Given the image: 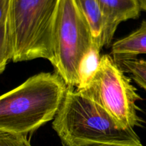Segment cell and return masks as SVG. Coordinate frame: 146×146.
<instances>
[{
	"label": "cell",
	"mask_w": 146,
	"mask_h": 146,
	"mask_svg": "<svg viewBox=\"0 0 146 146\" xmlns=\"http://www.w3.org/2000/svg\"><path fill=\"white\" fill-rule=\"evenodd\" d=\"M52 128L63 146H143L133 128L123 125L76 88H68Z\"/></svg>",
	"instance_id": "6da1fadb"
},
{
	"label": "cell",
	"mask_w": 146,
	"mask_h": 146,
	"mask_svg": "<svg viewBox=\"0 0 146 146\" xmlns=\"http://www.w3.org/2000/svg\"><path fill=\"white\" fill-rule=\"evenodd\" d=\"M68 86L57 74L40 73L0 98V131L27 135L54 120Z\"/></svg>",
	"instance_id": "7a4b0ae2"
},
{
	"label": "cell",
	"mask_w": 146,
	"mask_h": 146,
	"mask_svg": "<svg viewBox=\"0 0 146 146\" xmlns=\"http://www.w3.org/2000/svg\"><path fill=\"white\" fill-rule=\"evenodd\" d=\"M60 0H11L13 62L54 61V27Z\"/></svg>",
	"instance_id": "3957f363"
},
{
	"label": "cell",
	"mask_w": 146,
	"mask_h": 146,
	"mask_svg": "<svg viewBox=\"0 0 146 146\" xmlns=\"http://www.w3.org/2000/svg\"><path fill=\"white\" fill-rule=\"evenodd\" d=\"M53 41L54 58L51 64L55 73L68 88H77L81 61L96 44L89 23L75 0H60Z\"/></svg>",
	"instance_id": "277c9868"
},
{
	"label": "cell",
	"mask_w": 146,
	"mask_h": 146,
	"mask_svg": "<svg viewBox=\"0 0 146 146\" xmlns=\"http://www.w3.org/2000/svg\"><path fill=\"white\" fill-rule=\"evenodd\" d=\"M102 107L123 125L140 126L136 102L142 98L125 71L111 55L101 56L99 65L86 86L76 89Z\"/></svg>",
	"instance_id": "5b68a950"
},
{
	"label": "cell",
	"mask_w": 146,
	"mask_h": 146,
	"mask_svg": "<svg viewBox=\"0 0 146 146\" xmlns=\"http://www.w3.org/2000/svg\"><path fill=\"white\" fill-rule=\"evenodd\" d=\"M103 14L101 46L111 44L118 26L123 21L139 17L141 9L138 0H98Z\"/></svg>",
	"instance_id": "8992f818"
},
{
	"label": "cell",
	"mask_w": 146,
	"mask_h": 146,
	"mask_svg": "<svg viewBox=\"0 0 146 146\" xmlns=\"http://www.w3.org/2000/svg\"><path fill=\"white\" fill-rule=\"evenodd\" d=\"M143 54H146V20L142 21L138 29L114 42L111 52L116 62Z\"/></svg>",
	"instance_id": "52a82bcc"
},
{
	"label": "cell",
	"mask_w": 146,
	"mask_h": 146,
	"mask_svg": "<svg viewBox=\"0 0 146 146\" xmlns=\"http://www.w3.org/2000/svg\"><path fill=\"white\" fill-rule=\"evenodd\" d=\"M14 56L11 0H0V74Z\"/></svg>",
	"instance_id": "ba28073f"
},
{
	"label": "cell",
	"mask_w": 146,
	"mask_h": 146,
	"mask_svg": "<svg viewBox=\"0 0 146 146\" xmlns=\"http://www.w3.org/2000/svg\"><path fill=\"white\" fill-rule=\"evenodd\" d=\"M75 1L89 23L94 42L101 49L103 14L98 0H75Z\"/></svg>",
	"instance_id": "9c48e42d"
},
{
	"label": "cell",
	"mask_w": 146,
	"mask_h": 146,
	"mask_svg": "<svg viewBox=\"0 0 146 146\" xmlns=\"http://www.w3.org/2000/svg\"><path fill=\"white\" fill-rule=\"evenodd\" d=\"M101 48L94 44L92 49L86 54L81 63L78 71L79 85L76 89L84 88L94 75L99 65Z\"/></svg>",
	"instance_id": "30bf717a"
},
{
	"label": "cell",
	"mask_w": 146,
	"mask_h": 146,
	"mask_svg": "<svg viewBox=\"0 0 146 146\" xmlns=\"http://www.w3.org/2000/svg\"><path fill=\"white\" fill-rule=\"evenodd\" d=\"M125 72L131 75V78L141 88L146 90V61L138 58H128L118 61Z\"/></svg>",
	"instance_id": "8fae6325"
},
{
	"label": "cell",
	"mask_w": 146,
	"mask_h": 146,
	"mask_svg": "<svg viewBox=\"0 0 146 146\" xmlns=\"http://www.w3.org/2000/svg\"><path fill=\"white\" fill-rule=\"evenodd\" d=\"M0 146H32L27 135L0 131Z\"/></svg>",
	"instance_id": "7c38bea8"
},
{
	"label": "cell",
	"mask_w": 146,
	"mask_h": 146,
	"mask_svg": "<svg viewBox=\"0 0 146 146\" xmlns=\"http://www.w3.org/2000/svg\"><path fill=\"white\" fill-rule=\"evenodd\" d=\"M141 10L146 11V0H138Z\"/></svg>",
	"instance_id": "4fadbf2b"
},
{
	"label": "cell",
	"mask_w": 146,
	"mask_h": 146,
	"mask_svg": "<svg viewBox=\"0 0 146 146\" xmlns=\"http://www.w3.org/2000/svg\"><path fill=\"white\" fill-rule=\"evenodd\" d=\"M91 146H128V145H113V144H100V145H94Z\"/></svg>",
	"instance_id": "5bb4252c"
}]
</instances>
